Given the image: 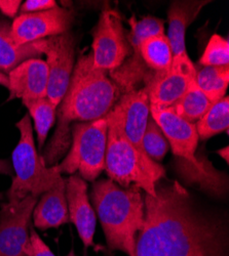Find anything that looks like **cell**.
<instances>
[{"label":"cell","mask_w":229,"mask_h":256,"mask_svg":"<svg viewBox=\"0 0 229 256\" xmlns=\"http://www.w3.org/2000/svg\"><path fill=\"white\" fill-rule=\"evenodd\" d=\"M41 54H46L49 68L47 98L58 106L63 100L75 65V36L70 32L33 42Z\"/></svg>","instance_id":"cell-9"},{"label":"cell","mask_w":229,"mask_h":256,"mask_svg":"<svg viewBox=\"0 0 229 256\" xmlns=\"http://www.w3.org/2000/svg\"><path fill=\"white\" fill-rule=\"evenodd\" d=\"M217 154L221 156L228 163V146H225L224 148H220V150L217 151Z\"/></svg>","instance_id":"cell-33"},{"label":"cell","mask_w":229,"mask_h":256,"mask_svg":"<svg viewBox=\"0 0 229 256\" xmlns=\"http://www.w3.org/2000/svg\"><path fill=\"white\" fill-rule=\"evenodd\" d=\"M229 125V98L224 96L215 102L196 124V132L201 140L210 138L220 132H227Z\"/></svg>","instance_id":"cell-25"},{"label":"cell","mask_w":229,"mask_h":256,"mask_svg":"<svg viewBox=\"0 0 229 256\" xmlns=\"http://www.w3.org/2000/svg\"><path fill=\"white\" fill-rule=\"evenodd\" d=\"M0 174H6V176L14 174L13 165L10 163L9 160L0 159Z\"/></svg>","instance_id":"cell-31"},{"label":"cell","mask_w":229,"mask_h":256,"mask_svg":"<svg viewBox=\"0 0 229 256\" xmlns=\"http://www.w3.org/2000/svg\"><path fill=\"white\" fill-rule=\"evenodd\" d=\"M73 22L74 12L59 6L45 12L20 14L12 23V37L16 44L24 46L68 32Z\"/></svg>","instance_id":"cell-12"},{"label":"cell","mask_w":229,"mask_h":256,"mask_svg":"<svg viewBox=\"0 0 229 256\" xmlns=\"http://www.w3.org/2000/svg\"><path fill=\"white\" fill-rule=\"evenodd\" d=\"M32 218L34 226L41 230L70 222L64 178L43 194L33 209Z\"/></svg>","instance_id":"cell-17"},{"label":"cell","mask_w":229,"mask_h":256,"mask_svg":"<svg viewBox=\"0 0 229 256\" xmlns=\"http://www.w3.org/2000/svg\"><path fill=\"white\" fill-rule=\"evenodd\" d=\"M214 104L199 90L195 79L192 80L184 96L171 108L186 121L194 123L211 109Z\"/></svg>","instance_id":"cell-22"},{"label":"cell","mask_w":229,"mask_h":256,"mask_svg":"<svg viewBox=\"0 0 229 256\" xmlns=\"http://www.w3.org/2000/svg\"><path fill=\"white\" fill-rule=\"evenodd\" d=\"M43 56L32 44L18 46L12 37V23L0 18V72L9 75L21 62Z\"/></svg>","instance_id":"cell-19"},{"label":"cell","mask_w":229,"mask_h":256,"mask_svg":"<svg viewBox=\"0 0 229 256\" xmlns=\"http://www.w3.org/2000/svg\"><path fill=\"white\" fill-rule=\"evenodd\" d=\"M196 69L187 54L174 56L171 68L164 73H153L145 81L150 106L171 108L184 96Z\"/></svg>","instance_id":"cell-11"},{"label":"cell","mask_w":229,"mask_h":256,"mask_svg":"<svg viewBox=\"0 0 229 256\" xmlns=\"http://www.w3.org/2000/svg\"><path fill=\"white\" fill-rule=\"evenodd\" d=\"M195 82L213 104L224 98L229 83V67H203L196 71Z\"/></svg>","instance_id":"cell-23"},{"label":"cell","mask_w":229,"mask_h":256,"mask_svg":"<svg viewBox=\"0 0 229 256\" xmlns=\"http://www.w3.org/2000/svg\"><path fill=\"white\" fill-rule=\"evenodd\" d=\"M21 4L20 0H0V12L9 18H15Z\"/></svg>","instance_id":"cell-30"},{"label":"cell","mask_w":229,"mask_h":256,"mask_svg":"<svg viewBox=\"0 0 229 256\" xmlns=\"http://www.w3.org/2000/svg\"><path fill=\"white\" fill-rule=\"evenodd\" d=\"M20 140L12 156L16 176L9 190V202H19L29 195L39 197L53 188L62 178L58 165L48 167L36 150L29 115L17 124Z\"/></svg>","instance_id":"cell-5"},{"label":"cell","mask_w":229,"mask_h":256,"mask_svg":"<svg viewBox=\"0 0 229 256\" xmlns=\"http://www.w3.org/2000/svg\"><path fill=\"white\" fill-rule=\"evenodd\" d=\"M38 197L9 202L0 211V256H33L29 226Z\"/></svg>","instance_id":"cell-10"},{"label":"cell","mask_w":229,"mask_h":256,"mask_svg":"<svg viewBox=\"0 0 229 256\" xmlns=\"http://www.w3.org/2000/svg\"><path fill=\"white\" fill-rule=\"evenodd\" d=\"M120 96L107 72L94 68L93 54L81 56L74 65L67 92L58 106L56 132L41 158L48 167L57 165L71 146V126L106 117Z\"/></svg>","instance_id":"cell-2"},{"label":"cell","mask_w":229,"mask_h":256,"mask_svg":"<svg viewBox=\"0 0 229 256\" xmlns=\"http://www.w3.org/2000/svg\"><path fill=\"white\" fill-rule=\"evenodd\" d=\"M158 182L155 196L144 200L135 256H226L223 220L199 208L178 182Z\"/></svg>","instance_id":"cell-1"},{"label":"cell","mask_w":229,"mask_h":256,"mask_svg":"<svg viewBox=\"0 0 229 256\" xmlns=\"http://www.w3.org/2000/svg\"><path fill=\"white\" fill-rule=\"evenodd\" d=\"M132 52L121 16L112 10H103L93 30V66L110 72L118 68Z\"/></svg>","instance_id":"cell-7"},{"label":"cell","mask_w":229,"mask_h":256,"mask_svg":"<svg viewBox=\"0 0 229 256\" xmlns=\"http://www.w3.org/2000/svg\"><path fill=\"white\" fill-rule=\"evenodd\" d=\"M66 200L70 222L76 226L85 247L94 244L96 214L88 196V184L77 174L65 180Z\"/></svg>","instance_id":"cell-16"},{"label":"cell","mask_w":229,"mask_h":256,"mask_svg":"<svg viewBox=\"0 0 229 256\" xmlns=\"http://www.w3.org/2000/svg\"><path fill=\"white\" fill-rule=\"evenodd\" d=\"M23 104L27 106L30 116L34 120L38 148L39 151L43 152V148L45 146L49 132L56 120L58 106H56L48 98L26 100L23 102Z\"/></svg>","instance_id":"cell-24"},{"label":"cell","mask_w":229,"mask_h":256,"mask_svg":"<svg viewBox=\"0 0 229 256\" xmlns=\"http://www.w3.org/2000/svg\"><path fill=\"white\" fill-rule=\"evenodd\" d=\"M145 65L153 73H164L171 68L173 52L170 40L164 33L145 38L140 44Z\"/></svg>","instance_id":"cell-21"},{"label":"cell","mask_w":229,"mask_h":256,"mask_svg":"<svg viewBox=\"0 0 229 256\" xmlns=\"http://www.w3.org/2000/svg\"><path fill=\"white\" fill-rule=\"evenodd\" d=\"M0 85L5 88H9V76L3 72H0Z\"/></svg>","instance_id":"cell-32"},{"label":"cell","mask_w":229,"mask_h":256,"mask_svg":"<svg viewBox=\"0 0 229 256\" xmlns=\"http://www.w3.org/2000/svg\"><path fill=\"white\" fill-rule=\"evenodd\" d=\"M91 198L110 249L135 256L136 234L145 214L141 188L135 184L123 188L111 180H102L94 184Z\"/></svg>","instance_id":"cell-3"},{"label":"cell","mask_w":229,"mask_h":256,"mask_svg":"<svg viewBox=\"0 0 229 256\" xmlns=\"http://www.w3.org/2000/svg\"><path fill=\"white\" fill-rule=\"evenodd\" d=\"M57 6L55 0H27L21 8V14H32L53 10Z\"/></svg>","instance_id":"cell-28"},{"label":"cell","mask_w":229,"mask_h":256,"mask_svg":"<svg viewBox=\"0 0 229 256\" xmlns=\"http://www.w3.org/2000/svg\"><path fill=\"white\" fill-rule=\"evenodd\" d=\"M67 256H75V255H74V253H73V251H71V252H70V253H69V254H68V255H67Z\"/></svg>","instance_id":"cell-34"},{"label":"cell","mask_w":229,"mask_h":256,"mask_svg":"<svg viewBox=\"0 0 229 256\" xmlns=\"http://www.w3.org/2000/svg\"><path fill=\"white\" fill-rule=\"evenodd\" d=\"M108 120L104 117L71 126V148L58 166L61 174L79 172L83 180L94 182L105 169Z\"/></svg>","instance_id":"cell-6"},{"label":"cell","mask_w":229,"mask_h":256,"mask_svg":"<svg viewBox=\"0 0 229 256\" xmlns=\"http://www.w3.org/2000/svg\"><path fill=\"white\" fill-rule=\"evenodd\" d=\"M115 112L124 136L142 154L147 156L143 150L142 140L146 130L150 113V102L146 88L124 94L115 104Z\"/></svg>","instance_id":"cell-14"},{"label":"cell","mask_w":229,"mask_h":256,"mask_svg":"<svg viewBox=\"0 0 229 256\" xmlns=\"http://www.w3.org/2000/svg\"><path fill=\"white\" fill-rule=\"evenodd\" d=\"M9 100L22 102L47 98L49 68L43 58H29L9 73Z\"/></svg>","instance_id":"cell-15"},{"label":"cell","mask_w":229,"mask_h":256,"mask_svg":"<svg viewBox=\"0 0 229 256\" xmlns=\"http://www.w3.org/2000/svg\"><path fill=\"white\" fill-rule=\"evenodd\" d=\"M178 169L182 176L189 182H198L206 190H211L215 195H223L227 186L225 176L212 166L204 158H200L197 164H191L179 158Z\"/></svg>","instance_id":"cell-20"},{"label":"cell","mask_w":229,"mask_h":256,"mask_svg":"<svg viewBox=\"0 0 229 256\" xmlns=\"http://www.w3.org/2000/svg\"><path fill=\"white\" fill-rule=\"evenodd\" d=\"M210 2L202 0H190V2H173L171 4L168 20L169 32L168 38L170 40L173 56L186 52L185 48V32L193 20L197 18L200 10Z\"/></svg>","instance_id":"cell-18"},{"label":"cell","mask_w":229,"mask_h":256,"mask_svg":"<svg viewBox=\"0 0 229 256\" xmlns=\"http://www.w3.org/2000/svg\"><path fill=\"white\" fill-rule=\"evenodd\" d=\"M203 67H221L229 64V42L218 34H214L199 60Z\"/></svg>","instance_id":"cell-27"},{"label":"cell","mask_w":229,"mask_h":256,"mask_svg":"<svg viewBox=\"0 0 229 256\" xmlns=\"http://www.w3.org/2000/svg\"><path fill=\"white\" fill-rule=\"evenodd\" d=\"M143 150L154 162L161 161L169 151V142L166 140L159 126L150 117L142 140Z\"/></svg>","instance_id":"cell-26"},{"label":"cell","mask_w":229,"mask_h":256,"mask_svg":"<svg viewBox=\"0 0 229 256\" xmlns=\"http://www.w3.org/2000/svg\"><path fill=\"white\" fill-rule=\"evenodd\" d=\"M106 117L108 136L105 170L109 178L123 188L133 184L154 197L156 184L165 174L163 167L148 156L142 155L129 142L113 109Z\"/></svg>","instance_id":"cell-4"},{"label":"cell","mask_w":229,"mask_h":256,"mask_svg":"<svg viewBox=\"0 0 229 256\" xmlns=\"http://www.w3.org/2000/svg\"><path fill=\"white\" fill-rule=\"evenodd\" d=\"M3 199V195L2 194H0V200H2Z\"/></svg>","instance_id":"cell-35"},{"label":"cell","mask_w":229,"mask_h":256,"mask_svg":"<svg viewBox=\"0 0 229 256\" xmlns=\"http://www.w3.org/2000/svg\"><path fill=\"white\" fill-rule=\"evenodd\" d=\"M30 239L33 249V256H56L33 228L30 230Z\"/></svg>","instance_id":"cell-29"},{"label":"cell","mask_w":229,"mask_h":256,"mask_svg":"<svg viewBox=\"0 0 229 256\" xmlns=\"http://www.w3.org/2000/svg\"><path fill=\"white\" fill-rule=\"evenodd\" d=\"M129 24L131 31L128 34V39L132 52L118 68L110 71L111 80L116 84L120 94L136 90L138 84L145 83L150 77L152 72L145 65L141 56L140 44L145 38L164 33L163 20L154 16L137 20L133 16L129 20Z\"/></svg>","instance_id":"cell-8"},{"label":"cell","mask_w":229,"mask_h":256,"mask_svg":"<svg viewBox=\"0 0 229 256\" xmlns=\"http://www.w3.org/2000/svg\"><path fill=\"white\" fill-rule=\"evenodd\" d=\"M150 113L169 142L173 154L191 164H197L200 157L195 156L198 144L195 123L181 118L173 108H157L150 106Z\"/></svg>","instance_id":"cell-13"}]
</instances>
